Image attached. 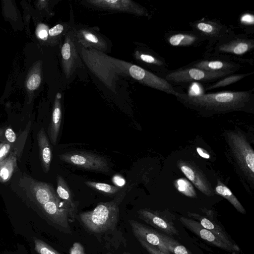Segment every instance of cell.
Returning <instances> with one entry per match:
<instances>
[{
	"mask_svg": "<svg viewBox=\"0 0 254 254\" xmlns=\"http://www.w3.org/2000/svg\"><path fill=\"white\" fill-rule=\"evenodd\" d=\"M56 193L58 197L73 212L75 209V204L73 199L71 192L65 181L60 175H58L57 177Z\"/></svg>",
	"mask_w": 254,
	"mask_h": 254,
	"instance_id": "44dd1931",
	"label": "cell"
},
{
	"mask_svg": "<svg viewBox=\"0 0 254 254\" xmlns=\"http://www.w3.org/2000/svg\"><path fill=\"white\" fill-rule=\"evenodd\" d=\"M180 221L187 229L213 246L231 253L240 251V249L229 245L209 230L203 228L197 221L185 217H181Z\"/></svg>",
	"mask_w": 254,
	"mask_h": 254,
	"instance_id": "52a82bcc",
	"label": "cell"
},
{
	"mask_svg": "<svg viewBox=\"0 0 254 254\" xmlns=\"http://www.w3.org/2000/svg\"><path fill=\"white\" fill-rule=\"evenodd\" d=\"M197 153L202 158L205 159H209L210 155L207 153L203 148L197 147L196 148Z\"/></svg>",
	"mask_w": 254,
	"mask_h": 254,
	"instance_id": "74e56055",
	"label": "cell"
},
{
	"mask_svg": "<svg viewBox=\"0 0 254 254\" xmlns=\"http://www.w3.org/2000/svg\"><path fill=\"white\" fill-rule=\"evenodd\" d=\"M192 27L198 35L210 40H220L226 33L222 25L210 21H199L193 24Z\"/></svg>",
	"mask_w": 254,
	"mask_h": 254,
	"instance_id": "2e32d148",
	"label": "cell"
},
{
	"mask_svg": "<svg viewBox=\"0 0 254 254\" xmlns=\"http://www.w3.org/2000/svg\"><path fill=\"white\" fill-rule=\"evenodd\" d=\"M16 134L9 127L0 128V141L13 144L16 140Z\"/></svg>",
	"mask_w": 254,
	"mask_h": 254,
	"instance_id": "f1b7e54d",
	"label": "cell"
},
{
	"mask_svg": "<svg viewBox=\"0 0 254 254\" xmlns=\"http://www.w3.org/2000/svg\"><path fill=\"white\" fill-rule=\"evenodd\" d=\"M47 27L43 24H40L36 30L37 36L42 40H46L48 37Z\"/></svg>",
	"mask_w": 254,
	"mask_h": 254,
	"instance_id": "836d02e7",
	"label": "cell"
},
{
	"mask_svg": "<svg viewBox=\"0 0 254 254\" xmlns=\"http://www.w3.org/2000/svg\"><path fill=\"white\" fill-rule=\"evenodd\" d=\"M58 157L63 162L83 169L104 173L110 170L109 164L104 157L90 152H65Z\"/></svg>",
	"mask_w": 254,
	"mask_h": 254,
	"instance_id": "5b68a950",
	"label": "cell"
},
{
	"mask_svg": "<svg viewBox=\"0 0 254 254\" xmlns=\"http://www.w3.org/2000/svg\"><path fill=\"white\" fill-rule=\"evenodd\" d=\"M82 35L84 39L88 42L97 44L99 43L98 38L93 33L88 32H83Z\"/></svg>",
	"mask_w": 254,
	"mask_h": 254,
	"instance_id": "e575fe53",
	"label": "cell"
},
{
	"mask_svg": "<svg viewBox=\"0 0 254 254\" xmlns=\"http://www.w3.org/2000/svg\"><path fill=\"white\" fill-rule=\"evenodd\" d=\"M90 4L105 9L130 12L138 15L145 14L144 10L129 0H97L88 1Z\"/></svg>",
	"mask_w": 254,
	"mask_h": 254,
	"instance_id": "4fadbf2b",
	"label": "cell"
},
{
	"mask_svg": "<svg viewBox=\"0 0 254 254\" xmlns=\"http://www.w3.org/2000/svg\"><path fill=\"white\" fill-rule=\"evenodd\" d=\"M16 149L10 152L9 155L0 163V182L5 183L11 178L16 166L17 153Z\"/></svg>",
	"mask_w": 254,
	"mask_h": 254,
	"instance_id": "ffe728a7",
	"label": "cell"
},
{
	"mask_svg": "<svg viewBox=\"0 0 254 254\" xmlns=\"http://www.w3.org/2000/svg\"><path fill=\"white\" fill-rule=\"evenodd\" d=\"M35 250L39 254H61L43 241L37 238H33Z\"/></svg>",
	"mask_w": 254,
	"mask_h": 254,
	"instance_id": "83f0119b",
	"label": "cell"
},
{
	"mask_svg": "<svg viewBox=\"0 0 254 254\" xmlns=\"http://www.w3.org/2000/svg\"><path fill=\"white\" fill-rule=\"evenodd\" d=\"M84 183L88 187L109 195L114 194L120 190L118 187L106 183L90 181H87Z\"/></svg>",
	"mask_w": 254,
	"mask_h": 254,
	"instance_id": "d4e9b609",
	"label": "cell"
},
{
	"mask_svg": "<svg viewBox=\"0 0 254 254\" xmlns=\"http://www.w3.org/2000/svg\"><path fill=\"white\" fill-rule=\"evenodd\" d=\"M40 83V76L38 74H33L29 78L27 82V87L29 90H33L39 87Z\"/></svg>",
	"mask_w": 254,
	"mask_h": 254,
	"instance_id": "d6a6232c",
	"label": "cell"
},
{
	"mask_svg": "<svg viewBox=\"0 0 254 254\" xmlns=\"http://www.w3.org/2000/svg\"><path fill=\"white\" fill-rule=\"evenodd\" d=\"M228 152L234 168L242 178L254 184V151L246 137L238 131L225 133Z\"/></svg>",
	"mask_w": 254,
	"mask_h": 254,
	"instance_id": "7a4b0ae2",
	"label": "cell"
},
{
	"mask_svg": "<svg viewBox=\"0 0 254 254\" xmlns=\"http://www.w3.org/2000/svg\"><path fill=\"white\" fill-rule=\"evenodd\" d=\"M115 63L118 65L124 67L129 75L137 80L141 83L150 87L172 94L177 96L180 93L175 90L170 83L164 78L160 77L143 68L130 63H127L118 60H114Z\"/></svg>",
	"mask_w": 254,
	"mask_h": 254,
	"instance_id": "277c9868",
	"label": "cell"
},
{
	"mask_svg": "<svg viewBox=\"0 0 254 254\" xmlns=\"http://www.w3.org/2000/svg\"><path fill=\"white\" fill-rule=\"evenodd\" d=\"M159 234L164 244L171 254H192L185 246L169 235L162 232H159Z\"/></svg>",
	"mask_w": 254,
	"mask_h": 254,
	"instance_id": "603a6c76",
	"label": "cell"
},
{
	"mask_svg": "<svg viewBox=\"0 0 254 254\" xmlns=\"http://www.w3.org/2000/svg\"></svg>",
	"mask_w": 254,
	"mask_h": 254,
	"instance_id": "60d3db41",
	"label": "cell"
},
{
	"mask_svg": "<svg viewBox=\"0 0 254 254\" xmlns=\"http://www.w3.org/2000/svg\"><path fill=\"white\" fill-rule=\"evenodd\" d=\"M129 223L134 236L138 240L143 241L166 254H171L164 244L159 232L133 220H129Z\"/></svg>",
	"mask_w": 254,
	"mask_h": 254,
	"instance_id": "8fae6325",
	"label": "cell"
},
{
	"mask_svg": "<svg viewBox=\"0 0 254 254\" xmlns=\"http://www.w3.org/2000/svg\"><path fill=\"white\" fill-rule=\"evenodd\" d=\"M84 249L82 245L79 243H74L70 249L69 254H83Z\"/></svg>",
	"mask_w": 254,
	"mask_h": 254,
	"instance_id": "d590c367",
	"label": "cell"
},
{
	"mask_svg": "<svg viewBox=\"0 0 254 254\" xmlns=\"http://www.w3.org/2000/svg\"><path fill=\"white\" fill-rule=\"evenodd\" d=\"M63 59L64 63H69L71 58V46L69 40H67L64 44L61 50Z\"/></svg>",
	"mask_w": 254,
	"mask_h": 254,
	"instance_id": "f546056e",
	"label": "cell"
},
{
	"mask_svg": "<svg viewBox=\"0 0 254 254\" xmlns=\"http://www.w3.org/2000/svg\"><path fill=\"white\" fill-rule=\"evenodd\" d=\"M215 47V51L221 53L242 55L250 51L254 47V40L242 38L225 39L224 36L220 39Z\"/></svg>",
	"mask_w": 254,
	"mask_h": 254,
	"instance_id": "7c38bea8",
	"label": "cell"
},
{
	"mask_svg": "<svg viewBox=\"0 0 254 254\" xmlns=\"http://www.w3.org/2000/svg\"><path fill=\"white\" fill-rule=\"evenodd\" d=\"M248 74H234L226 76L222 78V79L215 82L214 84H212L206 88V90H209L215 88L223 87L228 85L234 83L242 79L245 76L249 75Z\"/></svg>",
	"mask_w": 254,
	"mask_h": 254,
	"instance_id": "484cf974",
	"label": "cell"
},
{
	"mask_svg": "<svg viewBox=\"0 0 254 254\" xmlns=\"http://www.w3.org/2000/svg\"><path fill=\"white\" fill-rule=\"evenodd\" d=\"M188 216L190 218L198 222L203 228L209 230L226 244L236 249H240L223 228L216 222L196 213L188 212Z\"/></svg>",
	"mask_w": 254,
	"mask_h": 254,
	"instance_id": "5bb4252c",
	"label": "cell"
},
{
	"mask_svg": "<svg viewBox=\"0 0 254 254\" xmlns=\"http://www.w3.org/2000/svg\"><path fill=\"white\" fill-rule=\"evenodd\" d=\"M139 58L142 61L148 64H155L158 66L163 65L162 61L150 55L141 54L139 55Z\"/></svg>",
	"mask_w": 254,
	"mask_h": 254,
	"instance_id": "4dcf8cb0",
	"label": "cell"
},
{
	"mask_svg": "<svg viewBox=\"0 0 254 254\" xmlns=\"http://www.w3.org/2000/svg\"><path fill=\"white\" fill-rule=\"evenodd\" d=\"M180 169L185 176L202 192L208 196L212 195V192L209 185L197 170L186 163L181 164Z\"/></svg>",
	"mask_w": 254,
	"mask_h": 254,
	"instance_id": "e0dca14e",
	"label": "cell"
},
{
	"mask_svg": "<svg viewBox=\"0 0 254 254\" xmlns=\"http://www.w3.org/2000/svg\"><path fill=\"white\" fill-rule=\"evenodd\" d=\"M39 208L53 223L60 227H68V217L73 212L58 196Z\"/></svg>",
	"mask_w": 254,
	"mask_h": 254,
	"instance_id": "ba28073f",
	"label": "cell"
},
{
	"mask_svg": "<svg viewBox=\"0 0 254 254\" xmlns=\"http://www.w3.org/2000/svg\"><path fill=\"white\" fill-rule=\"evenodd\" d=\"M232 71H209L196 67L182 68L170 72L165 77L169 83H188L192 81H214L232 74Z\"/></svg>",
	"mask_w": 254,
	"mask_h": 254,
	"instance_id": "8992f818",
	"label": "cell"
},
{
	"mask_svg": "<svg viewBox=\"0 0 254 254\" xmlns=\"http://www.w3.org/2000/svg\"><path fill=\"white\" fill-rule=\"evenodd\" d=\"M64 29L62 24H59L49 30V34L51 36H56L61 34Z\"/></svg>",
	"mask_w": 254,
	"mask_h": 254,
	"instance_id": "8d00e7d4",
	"label": "cell"
},
{
	"mask_svg": "<svg viewBox=\"0 0 254 254\" xmlns=\"http://www.w3.org/2000/svg\"><path fill=\"white\" fill-rule=\"evenodd\" d=\"M176 187L178 190L185 195L194 197L195 196V191L191 184L184 178L178 179L176 182Z\"/></svg>",
	"mask_w": 254,
	"mask_h": 254,
	"instance_id": "4316f807",
	"label": "cell"
},
{
	"mask_svg": "<svg viewBox=\"0 0 254 254\" xmlns=\"http://www.w3.org/2000/svg\"><path fill=\"white\" fill-rule=\"evenodd\" d=\"M13 144L5 142L0 143V163L6 158L12 151Z\"/></svg>",
	"mask_w": 254,
	"mask_h": 254,
	"instance_id": "1f68e13d",
	"label": "cell"
},
{
	"mask_svg": "<svg viewBox=\"0 0 254 254\" xmlns=\"http://www.w3.org/2000/svg\"><path fill=\"white\" fill-rule=\"evenodd\" d=\"M176 97L186 107L206 116L247 111L253 105L254 100L252 91H226L200 94L180 92Z\"/></svg>",
	"mask_w": 254,
	"mask_h": 254,
	"instance_id": "6da1fadb",
	"label": "cell"
},
{
	"mask_svg": "<svg viewBox=\"0 0 254 254\" xmlns=\"http://www.w3.org/2000/svg\"><path fill=\"white\" fill-rule=\"evenodd\" d=\"M37 141L41 166L44 172L47 173L50 169L52 154L49 138L43 127L37 133Z\"/></svg>",
	"mask_w": 254,
	"mask_h": 254,
	"instance_id": "9a60e30c",
	"label": "cell"
},
{
	"mask_svg": "<svg viewBox=\"0 0 254 254\" xmlns=\"http://www.w3.org/2000/svg\"><path fill=\"white\" fill-rule=\"evenodd\" d=\"M215 191L230 202L238 211L242 214L245 213V208L228 187L223 184H218Z\"/></svg>",
	"mask_w": 254,
	"mask_h": 254,
	"instance_id": "cb8c5ba5",
	"label": "cell"
},
{
	"mask_svg": "<svg viewBox=\"0 0 254 254\" xmlns=\"http://www.w3.org/2000/svg\"><path fill=\"white\" fill-rule=\"evenodd\" d=\"M59 99L58 98L55 102L51 121L48 128V138L54 145H55L57 142L62 120L61 104Z\"/></svg>",
	"mask_w": 254,
	"mask_h": 254,
	"instance_id": "d6986e66",
	"label": "cell"
},
{
	"mask_svg": "<svg viewBox=\"0 0 254 254\" xmlns=\"http://www.w3.org/2000/svg\"><path fill=\"white\" fill-rule=\"evenodd\" d=\"M196 67L209 71H232L238 69L240 65L236 63L220 60H201L192 65Z\"/></svg>",
	"mask_w": 254,
	"mask_h": 254,
	"instance_id": "ac0fdd59",
	"label": "cell"
},
{
	"mask_svg": "<svg viewBox=\"0 0 254 254\" xmlns=\"http://www.w3.org/2000/svg\"><path fill=\"white\" fill-rule=\"evenodd\" d=\"M119 200L99 203L94 209L80 213V219L86 228L94 233L113 229L118 220Z\"/></svg>",
	"mask_w": 254,
	"mask_h": 254,
	"instance_id": "3957f363",
	"label": "cell"
},
{
	"mask_svg": "<svg viewBox=\"0 0 254 254\" xmlns=\"http://www.w3.org/2000/svg\"><path fill=\"white\" fill-rule=\"evenodd\" d=\"M241 21L242 22L245 23H251L252 22V24L254 23V17L253 16H251V15H246L243 16L242 17Z\"/></svg>",
	"mask_w": 254,
	"mask_h": 254,
	"instance_id": "f35d334b",
	"label": "cell"
},
{
	"mask_svg": "<svg viewBox=\"0 0 254 254\" xmlns=\"http://www.w3.org/2000/svg\"><path fill=\"white\" fill-rule=\"evenodd\" d=\"M26 190L28 196L39 207L58 195L49 184L30 178Z\"/></svg>",
	"mask_w": 254,
	"mask_h": 254,
	"instance_id": "30bf717a",
	"label": "cell"
},
{
	"mask_svg": "<svg viewBox=\"0 0 254 254\" xmlns=\"http://www.w3.org/2000/svg\"><path fill=\"white\" fill-rule=\"evenodd\" d=\"M198 36L190 33H178L170 36L168 42L173 46H189L198 41Z\"/></svg>",
	"mask_w": 254,
	"mask_h": 254,
	"instance_id": "7402d4cb",
	"label": "cell"
},
{
	"mask_svg": "<svg viewBox=\"0 0 254 254\" xmlns=\"http://www.w3.org/2000/svg\"><path fill=\"white\" fill-rule=\"evenodd\" d=\"M124 254H127L126 253H124Z\"/></svg>",
	"mask_w": 254,
	"mask_h": 254,
	"instance_id": "ab89813d",
	"label": "cell"
},
{
	"mask_svg": "<svg viewBox=\"0 0 254 254\" xmlns=\"http://www.w3.org/2000/svg\"><path fill=\"white\" fill-rule=\"evenodd\" d=\"M140 219L155 228L171 236L180 235L173 221L158 211L142 209L137 211Z\"/></svg>",
	"mask_w": 254,
	"mask_h": 254,
	"instance_id": "9c48e42d",
	"label": "cell"
}]
</instances>
